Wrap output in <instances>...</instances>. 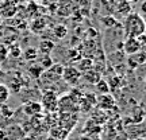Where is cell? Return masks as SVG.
Listing matches in <instances>:
<instances>
[{
    "mask_svg": "<svg viewBox=\"0 0 146 140\" xmlns=\"http://www.w3.org/2000/svg\"><path fill=\"white\" fill-rule=\"evenodd\" d=\"M8 57V49L4 45H0V63H3Z\"/></svg>",
    "mask_w": 146,
    "mask_h": 140,
    "instance_id": "24",
    "label": "cell"
},
{
    "mask_svg": "<svg viewBox=\"0 0 146 140\" xmlns=\"http://www.w3.org/2000/svg\"><path fill=\"white\" fill-rule=\"evenodd\" d=\"M139 50H142L141 46L138 45V42H137L135 38H127L125 42H123V51L130 57L133 54H135L138 53Z\"/></svg>",
    "mask_w": 146,
    "mask_h": 140,
    "instance_id": "8",
    "label": "cell"
},
{
    "mask_svg": "<svg viewBox=\"0 0 146 140\" xmlns=\"http://www.w3.org/2000/svg\"><path fill=\"white\" fill-rule=\"evenodd\" d=\"M125 1H127V3H130L131 4V3H133V1H135V0H125Z\"/></svg>",
    "mask_w": 146,
    "mask_h": 140,
    "instance_id": "31",
    "label": "cell"
},
{
    "mask_svg": "<svg viewBox=\"0 0 146 140\" xmlns=\"http://www.w3.org/2000/svg\"><path fill=\"white\" fill-rule=\"evenodd\" d=\"M68 135H69L68 131L64 129L62 127L57 125V127H53L52 129H50V135H49V136H53V137H56V139H60V140H66Z\"/></svg>",
    "mask_w": 146,
    "mask_h": 140,
    "instance_id": "13",
    "label": "cell"
},
{
    "mask_svg": "<svg viewBox=\"0 0 146 140\" xmlns=\"http://www.w3.org/2000/svg\"><path fill=\"white\" fill-rule=\"evenodd\" d=\"M23 110L29 117H35L39 116L42 113V105L41 103H36V101H27L26 104L23 105Z\"/></svg>",
    "mask_w": 146,
    "mask_h": 140,
    "instance_id": "6",
    "label": "cell"
},
{
    "mask_svg": "<svg viewBox=\"0 0 146 140\" xmlns=\"http://www.w3.org/2000/svg\"><path fill=\"white\" fill-rule=\"evenodd\" d=\"M22 53H23V50L21 49V46H19L18 43H14V45L8 49V57L19 58V57H22Z\"/></svg>",
    "mask_w": 146,
    "mask_h": 140,
    "instance_id": "20",
    "label": "cell"
},
{
    "mask_svg": "<svg viewBox=\"0 0 146 140\" xmlns=\"http://www.w3.org/2000/svg\"><path fill=\"white\" fill-rule=\"evenodd\" d=\"M29 73H30V76L33 78H39L45 73V69L42 68L41 65L38 63V65H31L30 68H29Z\"/></svg>",
    "mask_w": 146,
    "mask_h": 140,
    "instance_id": "18",
    "label": "cell"
},
{
    "mask_svg": "<svg viewBox=\"0 0 146 140\" xmlns=\"http://www.w3.org/2000/svg\"><path fill=\"white\" fill-rule=\"evenodd\" d=\"M39 65H41L45 70H47V69L53 65V61H52V58H50V55H45V57L42 58V61H41V63H39Z\"/></svg>",
    "mask_w": 146,
    "mask_h": 140,
    "instance_id": "23",
    "label": "cell"
},
{
    "mask_svg": "<svg viewBox=\"0 0 146 140\" xmlns=\"http://www.w3.org/2000/svg\"><path fill=\"white\" fill-rule=\"evenodd\" d=\"M22 55H23V58L26 59L27 62H34L38 58V50L35 47H27L26 50L22 53Z\"/></svg>",
    "mask_w": 146,
    "mask_h": 140,
    "instance_id": "14",
    "label": "cell"
},
{
    "mask_svg": "<svg viewBox=\"0 0 146 140\" xmlns=\"http://www.w3.org/2000/svg\"><path fill=\"white\" fill-rule=\"evenodd\" d=\"M123 28L127 38H137L146 32V22L139 14L131 12L125 18Z\"/></svg>",
    "mask_w": 146,
    "mask_h": 140,
    "instance_id": "1",
    "label": "cell"
},
{
    "mask_svg": "<svg viewBox=\"0 0 146 140\" xmlns=\"http://www.w3.org/2000/svg\"><path fill=\"white\" fill-rule=\"evenodd\" d=\"M33 30L34 31H42L43 30V27H45V22H43V19H36V20H34V23H33Z\"/></svg>",
    "mask_w": 146,
    "mask_h": 140,
    "instance_id": "22",
    "label": "cell"
},
{
    "mask_svg": "<svg viewBox=\"0 0 146 140\" xmlns=\"http://www.w3.org/2000/svg\"><path fill=\"white\" fill-rule=\"evenodd\" d=\"M53 34L58 39H64L65 36L68 35V27L65 26V24H57V26L53 28Z\"/></svg>",
    "mask_w": 146,
    "mask_h": 140,
    "instance_id": "15",
    "label": "cell"
},
{
    "mask_svg": "<svg viewBox=\"0 0 146 140\" xmlns=\"http://www.w3.org/2000/svg\"><path fill=\"white\" fill-rule=\"evenodd\" d=\"M115 11H116L118 15H122L126 18L129 14H131V4L125 1V0H119V3L115 7Z\"/></svg>",
    "mask_w": 146,
    "mask_h": 140,
    "instance_id": "12",
    "label": "cell"
},
{
    "mask_svg": "<svg viewBox=\"0 0 146 140\" xmlns=\"http://www.w3.org/2000/svg\"><path fill=\"white\" fill-rule=\"evenodd\" d=\"M81 73L78 72V69L76 66H66V68H64V72H62V78L65 82L68 83V85H76V83L81 80Z\"/></svg>",
    "mask_w": 146,
    "mask_h": 140,
    "instance_id": "3",
    "label": "cell"
},
{
    "mask_svg": "<svg viewBox=\"0 0 146 140\" xmlns=\"http://www.w3.org/2000/svg\"><path fill=\"white\" fill-rule=\"evenodd\" d=\"M53 49H54V43L52 41H42L39 45V50L43 55H49L53 51Z\"/></svg>",
    "mask_w": 146,
    "mask_h": 140,
    "instance_id": "16",
    "label": "cell"
},
{
    "mask_svg": "<svg viewBox=\"0 0 146 140\" xmlns=\"http://www.w3.org/2000/svg\"><path fill=\"white\" fill-rule=\"evenodd\" d=\"M0 140H7V132L0 129Z\"/></svg>",
    "mask_w": 146,
    "mask_h": 140,
    "instance_id": "27",
    "label": "cell"
},
{
    "mask_svg": "<svg viewBox=\"0 0 146 140\" xmlns=\"http://www.w3.org/2000/svg\"><path fill=\"white\" fill-rule=\"evenodd\" d=\"M134 140H146V137H137V139H134Z\"/></svg>",
    "mask_w": 146,
    "mask_h": 140,
    "instance_id": "30",
    "label": "cell"
},
{
    "mask_svg": "<svg viewBox=\"0 0 146 140\" xmlns=\"http://www.w3.org/2000/svg\"><path fill=\"white\" fill-rule=\"evenodd\" d=\"M18 12V0H5L3 1L1 10H0V16H4L10 19L12 16L16 15Z\"/></svg>",
    "mask_w": 146,
    "mask_h": 140,
    "instance_id": "5",
    "label": "cell"
},
{
    "mask_svg": "<svg viewBox=\"0 0 146 140\" xmlns=\"http://www.w3.org/2000/svg\"><path fill=\"white\" fill-rule=\"evenodd\" d=\"M96 105H99V109H111L115 106V99L111 96V94H100L98 97V101H96Z\"/></svg>",
    "mask_w": 146,
    "mask_h": 140,
    "instance_id": "9",
    "label": "cell"
},
{
    "mask_svg": "<svg viewBox=\"0 0 146 140\" xmlns=\"http://www.w3.org/2000/svg\"><path fill=\"white\" fill-rule=\"evenodd\" d=\"M96 88V92L99 94H108L110 93V86H108V82L104 81V80H100L99 82L95 85Z\"/></svg>",
    "mask_w": 146,
    "mask_h": 140,
    "instance_id": "19",
    "label": "cell"
},
{
    "mask_svg": "<svg viewBox=\"0 0 146 140\" xmlns=\"http://www.w3.org/2000/svg\"><path fill=\"white\" fill-rule=\"evenodd\" d=\"M81 78H84L87 82L92 83V85H96V83L102 80V74H100V72H98V70L92 69V70H88V72L83 73Z\"/></svg>",
    "mask_w": 146,
    "mask_h": 140,
    "instance_id": "10",
    "label": "cell"
},
{
    "mask_svg": "<svg viewBox=\"0 0 146 140\" xmlns=\"http://www.w3.org/2000/svg\"><path fill=\"white\" fill-rule=\"evenodd\" d=\"M77 123V113H61L60 119H58V125L62 127L64 129H66L68 132L74 128V125Z\"/></svg>",
    "mask_w": 146,
    "mask_h": 140,
    "instance_id": "4",
    "label": "cell"
},
{
    "mask_svg": "<svg viewBox=\"0 0 146 140\" xmlns=\"http://www.w3.org/2000/svg\"><path fill=\"white\" fill-rule=\"evenodd\" d=\"M10 94H11L10 88L7 85H4V83H0V104L7 103L8 99H10Z\"/></svg>",
    "mask_w": 146,
    "mask_h": 140,
    "instance_id": "17",
    "label": "cell"
},
{
    "mask_svg": "<svg viewBox=\"0 0 146 140\" xmlns=\"http://www.w3.org/2000/svg\"><path fill=\"white\" fill-rule=\"evenodd\" d=\"M77 63H78L77 69H78V72L81 73V74H83V73H85V72H88V70H92V69H94V66H95L92 58H89V57L81 58Z\"/></svg>",
    "mask_w": 146,
    "mask_h": 140,
    "instance_id": "11",
    "label": "cell"
},
{
    "mask_svg": "<svg viewBox=\"0 0 146 140\" xmlns=\"http://www.w3.org/2000/svg\"><path fill=\"white\" fill-rule=\"evenodd\" d=\"M0 26H1V16H0Z\"/></svg>",
    "mask_w": 146,
    "mask_h": 140,
    "instance_id": "32",
    "label": "cell"
},
{
    "mask_svg": "<svg viewBox=\"0 0 146 140\" xmlns=\"http://www.w3.org/2000/svg\"><path fill=\"white\" fill-rule=\"evenodd\" d=\"M41 1H42V3H45V4L49 5V4H56L58 0H41Z\"/></svg>",
    "mask_w": 146,
    "mask_h": 140,
    "instance_id": "28",
    "label": "cell"
},
{
    "mask_svg": "<svg viewBox=\"0 0 146 140\" xmlns=\"http://www.w3.org/2000/svg\"><path fill=\"white\" fill-rule=\"evenodd\" d=\"M145 82H146V74H145Z\"/></svg>",
    "mask_w": 146,
    "mask_h": 140,
    "instance_id": "34",
    "label": "cell"
},
{
    "mask_svg": "<svg viewBox=\"0 0 146 140\" xmlns=\"http://www.w3.org/2000/svg\"><path fill=\"white\" fill-rule=\"evenodd\" d=\"M135 39H137V42H138V45L141 46L142 50L146 49V32L145 34H142V35H139V36H137Z\"/></svg>",
    "mask_w": 146,
    "mask_h": 140,
    "instance_id": "25",
    "label": "cell"
},
{
    "mask_svg": "<svg viewBox=\"0 0 146 140\" xmlns=\"http://www.w3.org/2000/svg\"><path fill=\"white\" fill-rule=\"evenodd\" d=\"M145 62H146V50H139L138 53L130 55L129 59H127V63H129V66L131 69L138 68L139 65H143Z\"/></svg>",
    "mask_w": 146,
    "mask_h": 140,
    "instance_id": "7",
    "label": "cell"
},
{
    "mask_svg": "<svg viewBox=\"0 0 146 140\" xmlns=\"http://www.w3.org/2000/svg\"><path fill=\"white\" fill-rule=\"evenodd\" d=\"M42 109L46 110V113H56L58 110V97L57 93L53 90H47L42 94Z\"/></svg>",
    "mask_w": 146,
    "mask_h": 140,
    "instance_id": "2",
    "label": "cell"
},
{
    "mask_svg": "<svg viewBox=\"0 0 146 140\" xmlns=\"http://www.w3.org/2000/svg\"><path fill=\"white\" fill-rule=\"evenodd\" d=\"M139 10H141V12L143 14V15H146V0H143L141 3V5H139Z\"/></svg>",
    "mask_w": 146,
    "mask_h": 140,
    "instance_id": "26",
    "label": "cell"
},
{
    "mask_svg": "<svg viewBox=\"0 0 146 140\" xmlns=\"http://www.w3.org/2000/svg\"><path fill=\"white\" fill-rule=\"evenodd\" d=\"M45 140H60V139H56V137H53V136H47Z\"/></svg>",
    "mask_w": 146,
    "mask_h": 140,
    "instance_id": "29",
    "label": "cell"
},
{
    "mask_svg": "<svg viewBox=\"0 0 146 140\" xmlns=\"http://www.w3.org/2000/svg\"><path fill=\"white\" fill-rule=\"evenodd\" d=\"M3 1H5V0H0V3H3Z\"/></svg>",
    "mask_w": 146,
    "mask_h": 140,
    "instance_id": "33",
    "label": "cell"
},
{
    "mask_svg": "<svg viewBox=\"0 0 146 140\" xmlns=\"http://www.w3.org/2000/svg\"><path fill=\"white\" fill-rule=\"evenodd\" d=\"M102 22H103V24L106 27H114L118 24V22H116V19H115L114 16H103Z\"/></svg>",
    "mask_w": 146,
    "mask_h": 140,
    "instance_id": "21",
    "label": "cell"
}]
</instances>
